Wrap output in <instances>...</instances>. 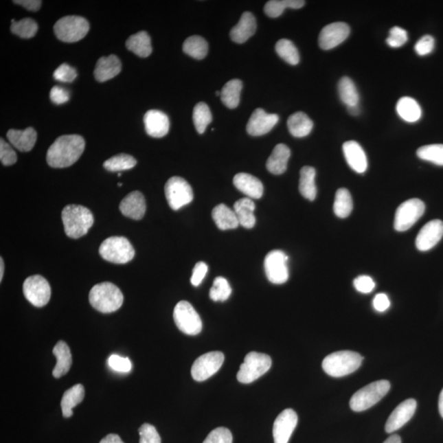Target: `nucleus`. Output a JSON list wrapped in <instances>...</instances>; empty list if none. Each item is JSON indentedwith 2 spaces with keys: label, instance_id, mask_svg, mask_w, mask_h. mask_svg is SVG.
<instances>
[{
  "label": "nucleus",
  "instance_id": "393cba45",
  "mask_svg": "<svg viewBox=\"0 0 443 443\" xmlns=\"http://www.w3.org/2000/svg\"><path fill=\"white\" fill-rule=\"evenodd\" d=\"M122 63L116 56L101 57L96 63L94 74L95 78L100 82L109 81L120 73Z\"/></svg>",
  "mask_w": 443,
  "mask_h": 443
},
{
  "label": "nucleus",
  "instance_id": "4be33fe9",
  "mask_svg": "<svg viewBox=\"0 0 443 443\" xmlns=\"http://www.w3.org/2000/svg\"><path fill=\"white\" fill-rule=\"evenodd\" d=\"M343 153L348 166L358 174H364L368 168L365 152L358 142L349 141L343 146Z\"/></svg>",
  "mask_w": 443,
  "mask_h": 443
},
{
  "label": "nucleus",
  "instance_id": "dca6fc26",
  "mask_svg": "<svg viewBox=\"0 0 443 443\" xmlns=\"http://www.w3.org/2000/svg\"><path fill=\"white\" fill-rule=\"evenodd\" d=\"M351 30L347 23H332L322 29L319 36V47L324 50L334 49L348 39Z\"/></svg>",
  "mask_w": 443,
  "mask_h": 443
},
{
  "label": "nucleus",
  "instance_id": "864d4df0",
  "mask_svg": "<svg viewBox=\"0 0 443 443\" xmlns=\"http://www.w3.org/2000/svg\"><path fill=\"white\" fill-rule=\"evenodd\" d=\"M108 363L111 369L117 371V372L128 373L132 370V363L129 359L121 357L117 354H112L109 358Z\"/></svg>",
  "mask_w": 443,
  "mask_h": 443
},
{
  "label": "nucleus",
  "instance_id": "774afa93",
  "mask_svg": "<svg viewBox=\"0 0 443 443\" xmlns=\"http://www.w3.org/2000/svg\"><path fill=\"white\" fill-rule=\"evenodd\" d=\"M117 185H118V187H122V183H118Z\"/></svg>",
  "mask_w": 443,
  "mask_h": 443
},
{
  "label": "nucleus",
  "instance_id": "052dcab7",
  "mask_svg": "<svg viewBox=\"0 0 443 443\" xmlns=\"http://www.w3.org/2000/svg\"><path fill=\"white\" fill-rule=\"evenodd\" d=\"M14 3L23 6L26 10L32 12H36L40 10L42 2L40 0H18L14 1Z\"/></svg>",
  "mask_w": 443,
  "mask_h": 443
},
{
  "label": "nucleus",
  "instance_id": "a18cd8bd",
  "mask_svg": "<svg viewBox=\"0 0 443 443\" xmlns=\"http://www.w3.org/2000/svg\"><path fill=\"white\" fill-rule=\"evenodd\" d=\"M37 31L38 25L36 21L32 19H23L11 25V32L23 39H30L35 36Z\"/></svg>",
  "mask_w": 443,
  "mask_h": 443
},
{
  "label": "nucleus",
  "instance_id": "9b49d317",
  "mask_svg": "<svg viewBox=\"0 0 443 443\" xmlns=\"http://www.w3.org/2000/svg\"><path fill=\"white\" fill-rule=\"evenodd\" d=\"M288 256L282 251H272L264 259L266 277L273 284H284L289 278Z\"/></svg>",
  "mask_w": 443,
  "mask_h": 443
},
{
  "label": "nucleus",
  "instance_id": "a878e982",
  "mask_svg": "<svg viewBox=\"0 0 443 443\" xmlns=\"http://www.w3.org/2000/svg\"><path fill=\"white\" fill-rule=\"evenodd\" d=\"M10 144L21 152H29L35 146L37 133L33 128L25 130L11 129L7 133Z\"/></svg>",
  "mask_w": 443,
  "mask_h": 443
},
{
  "label": "nucleus",
  "instance_id": "2f4dec72",
  "mask_svg": "<svg viewBox=\"0 0 443 443\" xmlns=\"http://www.w3.org/2000/svg\"><path fill=\"white\" fill-rule=\"evenodd\" d=\"M315 176V168L310 166L303 167L299 172V191L303 197L310 201H315L317 196Z\"/></svg>",
  "mask_w": 443,
  "mask_h": 443
},
{
  "label": "nucleus",
  "instance_id": "3c124183",
  "mask_svg": "<svg viewBox=\"0 0 443 443\" xmlns=\"http://www.w3.org/2000/svg\"><path fill=\"white\" fill-rule=\"evenodd\" d=\"M77 76V71L67 63H63L54 73V79L61 82H73Z\"/></svg>",
  "mask_w": 443,
  "mask_h": 443
},
{
  "label": "nucleus",
  "instance_id": "e433bc0d",
  "mask_svg": "<svg viewBox=\"0 0 443 443\" xmlns=\"http://www.w3.org/2000/svg\"><path fill=\"white\" fill-rule=\"evenodd\" d=\"M209 46L203 37L192 36L184 41L183 49L185 54L194 58L201 60L208 54Z\"/></svg>",
  "mask_w": 443,
  "mask_h": 443
},
{
  "label": "nucleus",
  "instance_id": "473e14b6",
  "mask_svg": "<svg viewBox=\"0 0 443 443\" xmlns=\"http://www.w3.org/2000/svg\"><path fill=\"white\" fill-rule=\"evenodd\" d=\"M85 396V388L82 384H77L67 390L61 400L63 415L65 418L73 416V409L81 403Z\"/></svg>",
  "mask_w": 443,
  "mask_h": 443
},
{
  "label": "nucleus",
  "instance_id": "aec40b11",
  "mask_svg": "<svg viewBox=\"0 0 443 443\" xmlns=\"http://www.w3.org/2000/svg\"><path fill=\"white\" fill-rule=\"evenodd\" d=\"M146 133L155 138L166 137L170 132V120L162 111L151 109L144 116Z\"/></svg>",
  "mask_w": 443,
  "mask_h": 443
},
{
  "label": "nucleus",
  "instance_id": "6ab92c4d",
  "mask_svg": "<svg viewBox=\"0 0 443 443\" xmlns=\"http://www.w3.org/2000/svg\"><path fill=\"white\" fill-rule=\"evenodd\" d=\"M416 407L417 402L415 399H408L400 403L388 418L385 425L386 432L394 433L403 427L415 415Z\"/></svg>",
  "mask_w": 443,
  "mask_h": 443
},
{
  "label": "nucleus",
  "instance_id": "49530a36",
  "mask_svg": "<svg viewBox=\"0 0 443 443\" xmlns=\"http://www.w3.org/2000/svg\"><path fill=\"white\" fill-rule=\"evenodd\" d=\"M231 294L229 282L226 278L218 277L215 278L212 288L209 291V297L214 302H225Z\"/></svg>",
  "mask_w": 443,
  "mask_h": 443
},
{
  "label": "nucleus",
  "instance_id": "4468645a",
  "mask_svg": "<svg viewBox=\"0 0 443 443\" xmlns=\"http://www.w3.org/2000/svg\"><path fill=\"white\" fill-rule=\"evenodd\" d=\"M225 354L220 352H212L202 354L197 358L192 367V376L197 382H203L212 377L220 370Z\"/></svg>",
  "mask_w": 443,
  "mask_h": 443
},
{
  "label": "nucleus",
  "instance_id": "79ce46f5",
  "mask_svg": "<svg viewBox=\"0 0 443 443\" xmlns=\"http://www.w3.org/2000/svg\"><path fill=\"white\" fill-rule=\"evenodd\" d=\"M212 120V113L205 103H198L194 108L193 122L198 133L203 134Z\"/></svg>",
  "mask_w": 443,
  "mask_h": 443
},
{
  "label": "nucleus",
  "instance_id": "e2e57ef3",
  "mask_svg": "<svg viewBox=\"0 0 443 443\" xmlns=\"http://www.w3.org/2000/svg\"><path fill=\"white\" fill-rule=\"evenodd\" d=\"M383 443H402V440H400V438L398 435L394 434V435L388 438Z\"/></svg>",
  "mask_w": 443,
  "mask_h": 443
},
{
  "label": "nucleus",
  "instance_id": "69168bd1",
  "mask_svg": "<svg viewBox=\"0 0 443 443\" xmlns=\"http://www.w3.org/2000/svg\"><path fill=\"white\" fill-rule=\"evenodd\" d=\"M348 111L352 115L356 116L360 113V109L356 105V106L348 107Z\"/></svg>",
  "mask_w": 443,
  "mask_h": 443
},
{
  "label": "nucleus",
  "instance_id": "bb28decb",
  "mask_svg": "<svg viewBox=\"0 0 443 443\" xmlns=\"http://www.w3.org/2000/svg\"><path fill=\"white\" fill-rule=\"evenodd\" d=\"M291 150L288 146L284 144L277 145L266 163L269 172L274 175L284 174L288 168Z\"/></svg>",
  "mask_w": 443,
  "mask_h": 443
},
{
  "label": "nucleus",
  "instance_id": "1a4fd4ad",
  "mask_svg": "<svg viewBox=\"0 0 443 443\" xmlns=\"http://www.w3.org/2000/svg\"><path fill=\"white\" fill-rule=\"evenodd\" d=\"M177 327L185 334L195 336L202 331V321L199 314L188 302L177 304L174 310Z\"/></svg>",
  "mask_w": 443,
  "mask_h": 443
},
{
  "label": "nucleus",
  "instance_id": "2eb2a0df",
  "mask_svg": "<svg viewBox=\"0 0 443 443\" xmlns=\"http://www.w3.org/2000/svg\"><path fill=\"white\" fill-rule=\"evenodd\" d=\"M297 423V413L293 409H286L281 412L273 424L274 443H288Z\"/></svg>",
  "mask_w": 443,
  "mask_h": 443
},
{
  "label": "nucleus",
  "instance_id": "7ed1b4c3",
  "mask_svg": "<svg viewBox=\"0 0 443 443\" xmlns=\"http://www.w3.org/2000/svg\"><path fill=\"white\" fill-rule=\"evenodd\" d=\"M89 301L92 307L101 313H113L120 310L124 304V295L117 286L104 282L93 286L89 294Z\"/></svg>",
  "mask_w": 443,
  "mask_h": 443
},
{
  "label": "nucleus",
  "instance_id": "f3484780",
  "mask_svg": "<svg viewBox=\"0 0 443 443\" xmlns=\"http://www.w3.org/2000/svg\"><path fill=\"white\" fill-rule=\"evenodd\" d=\"M280 120V117L274 113H268L263 109H256L249 120L247 130L251 136L260 137L267 134Z\"/></svg>",
  "mask_w": 443,
  "mask_h": 443
},
{
  "label": "nucleus",
  "instance_id": "7c9ffc66",
  "mask_svg": "<svg viewBox=\"0 0 443 443\" xmlns=\"http://www.w3.org/2000/svg\"><path fill=\"white\" fill-rule=\"evenodd\" d=\"M288 130L294 137H307L313 129L314 122L305 113L297 112L291 115L288 120Z\"/></svg>",
  "mask_w": 443,
  "mask_h": 443
},
{
  "label": "nucleus",
  "instance_id": "6e6d98bb",
  "mask_svg": "<svg viewBox=\"0 0 443 443\" xmlns=\"http://www.w3.org/2000/svg\"><path fill=\"white\" fill-rule=\"evenodd\" d=\"M354 286L359 293L369 294L374 290L375 282L372 277L367 275H361L354 280Z\"/></svg>",
  "mask_w": 443,
  "mask_h": 443
},
{
  "label": "nucleus",
  "instance_id": "ea45409f",
  "mask_svg": "<svg viewBox=\"0 0 443 443\" xmlns=\"http://www.w3.org/2000/svg\"><path fill=\"white\" fill-rule=\"evenodd\" d=\"M353 209V201L351 193L345 188L337 190L333 210L337 217L345 218L351 214Z\"/></svg>",
  "mask_w": 443,
  "mask_h": 443
},
{
  "label": "nucleus",
  "instance_id": "9d476101",
  "mask_svg": "<svg viewBox=\"0 0 443 443\" xmlns=\"http://www.w3.org/2000/svg\"><path fill=\"white\" fill-rule=\"evenodd\" d=\"M164 191L168 203L174 210H179L193 201L194 194L191 185L183 177H171L167 181Z\"/></svg>",
  "mask_w": 443,
  "mask_h": 443
},
{
  "label": "nucleus",
  "instance_id": "ddd939ff",
  "mask_svg": "<svg viewBox=\"0 0 443 443\" xmlns=\"http://www.w3.org/2000/svg\"><path fill=\"white\" fill-rule=\"evenodd\" d=\"M23 294L27 301L36 307H43L52 297V288L45 277L33 275L27 278L23 284Z\"/></svg>",
  "mask_w": 443,
  "mask_h": 443
},
{
  "label": "nucleus",
  "instance_id": "0e129e2a",
  "mask_svg": "<svg viewBox=\"0 0 443 443\" xmlns=\"http://www.w3.org/2000/svg\"><path fill=\"white\" fill-rule=\"evenodd\" d=\"M438 410H440V415L443 418V389L441 391L440 400H438Z\"/></svg>",
  "mask_w": 443,
  "mask_h": 443
},
{
  "label": "nucleus",
  "instance_id": "4d7b16f0",
  "mask_svg": "<svg viewBox=\"0 0 443 443\" xmlns=\"http://www.w3.org/2000/svg\"><path fill=\"white\" fill-rule=\"evenodd\" d=\"M50 100L56 104H63L67 102L70 99L69 92L66 89L56 86L52 89L49 93Z\"/></svg>",
  "mask_w": 443,
  "mask_h": 443
},
{
  "label": "nucleus",
  "instance_id": "37998d69",
  "mask_svg": "<svg viewBox=\"0 0 443 443\" xmlns=\"http://www.w3.org/2000/svg\"><path fill=\"white\" fill-rule=\"evenodd\" d=\"M275 50L278 56L291 65H297L299 62L298 49L292 41L282 39L277 42Z\"/></svg>",
  "mask_w": 443,
  "mask_h": 443
},
{
  "label": "nucleus",
  "instance_id": "09e8293b",
  "mask_svg": "<svg viewBox=\"0 0 443 443\" xmlns=\"http://www.w3.org/2000/svg\"><path fill=\"white\" fill-rule=\"evenodd\" d=\"M407 41L408 36L406 30L399 27H394L390 30L387 43L391 48H399L406 44Z\"/></svg>",
  "mask_w": 443,
  "mask_h": 443
},
{
  "label": "nucleus",
  "instance_id": "423d86ee",
  "mask_svg": "<svg viewBox=\"0 0 443 443\" xmlns=\"http://www.w3.org/2000/svg\"><path fill=\"white\" fill-rule=\"evenodd\" d=\"M100 254L109 262L124 264L134 258L135 250L133 245L124 236H111L100 245Z\"/></svg>",
  "mask_w": 443,
  "mask_h": 443
},
{
  "label": "nucleus",
  "instance_id": "338daca9",
  "mask_svg": "<svg viewBox=\"0 0 443 443\" xmlns=\"http://www.w3.org/2000/svg\"><path fill=\"white\" fill-rule=\"evenodd\" d=\"M4 273V263L3 258H0V282H2Z\"/></svg>",
  "mask_w": 443,
  "mask_h": 443
},
{
  "label": "nucleus",
  "instance_id": "5fc2aeb1",
  "mask_svg": "<svg viewBox=\"0 0 443 443\" xmlns=\"http://www.w3.org/2000/svg\"><path fill=\"white\" fill-rule=\"evenodd\" d=\"M435 45V41L431 36H424L417 41L415 45V50L418 56H425L431 54Z\"/></svg>",
  "mask_w": 443,
  "mask_h": 443
},
{
  "label": "nucleus",
  "instance_id": "412c9836",
  "mask_svg": "<svg viewBox=\"0 0 443 443\" xmlns=\"http://www.w3.org/2000/svg\"><path fill=\"white\" fill-rule=\"evenodd\" d=\"M120 209L124 216L141 220L146 211L145 197L140 192H130L121 201Z\"/></svg>",
  "mask_w": 443,
  "mask_h": 443
},
{
  "label": "nucleus",
  "instance_id": "f257e3e1",
  "mask_svg": "<svg viewBox=\"0 0 443 443\" xmlns=\"http://www.w3.org/2000/svg\"><path fill=\"white\" fill-rule=\"evenodd\" d=\"M85 146V140L79 135H65L50 146L46 160L54 168L71 166L81 157Z\"/></svg>",
  "mask_w": 443,
  "mask_h": 443
},
{
  "label": "nucleus",
  "instance_id": "6e6552de",
  "mask_svg": "<svg viewBox=\"0 0 443 443\" xmlns=\"http://www.w3.org/2000/svg\"><path fill=\"white\" fill-rule=\"evenodd\" d=\"M90 30L86 19L80 16H66L54 25V31L58 40L73 43L83 39Z\"/></svg>",
  "mask_w": 443,
  "mask_h": 443
},
{
  "label": "nucleus",
  "instance_id": "20e7f679",
  "mask_svg": "<svg viewBox=\"0 0 443 443\" xmlns=\"http://www.w3.org/2000/svg\"><path fill=\"white\" fill-rule=\"evenodd\" d=\"M363 358L360 354L351 351H341L328 354L324 358L322 367L329 376H347L360 368Z\"/></svg>",
  "mask_w": 443,
  "mask_h": 443
},
{
  "label": "nucleus",
  "instance_id": "8fccbe9b",
  "mask_svg": "<svg viewBox=\"0 0 443 443\" xmlns=\"http://www.w3.org/2000/svg\"><path fill=\"white\" fill-rule=\"evenodd\" d=\"M140 443H161V438L155 426L150 424H142L139 429Z\"/></svg>",
  "mask_w": 443,
  "mask_h": 443
},
{
  "label": "nucleus",
  "instance_id": "a211bd4d",
  "mask_svg": "<svg viewBox=\"0 0 443 443\" xmlns=\"http://www.w3.org/2000/svg\"><path fill=\"white\" fill-rule=\"evenodd\" d=\"M443 236V222L435 219L425 225L418 234L416 245L418 250L428 251L440 242Z\"/></svg>",
  "mask_w": 443,
  "mask_h": 443
},
{
  "label": "nucleus",
  "instance_id": "680f3d73",
  "mask_svg": "<svg viewBox=\"0 0 443 443\" xmlns=\"http://www.w3.org/2000/svg\"><path fill=\"white\" fill-rule=\"evenodd\" d=\"M100 443H124L121 440V438L117 434H109L106 437L104 438Z\"/></svg>",
  "mask_w": 443,
  "mask_h": 443
},
{
  "label": "nucleus",
  "instance_id": "13d9d810",
  "mask_svg": "<svg viewBox=\"0 0 443 443\" xmlns=\"http://www.w3.org/2000/svg\"><path fill=\"white\" fill-rule=\"evenodd\" d=\"M207 272H208V265L205 262H198L193 269L192 284L194 286H199L203 282Z\"/></svg>",
  "mask_w": 443,
  "mask_h": 443
},
{
  "label": "nucleus",
  "instance_id": "c9c22d12",
  "mask_svg": "<svg viewBox=\"0 0 443 443\" xmlns=\"http://www.w3.org/2000/svg\"><path fill=\"white\" fill-rule=\"evenodd\" d=\"M242 89V82L238 79L227 82L221 91V100L226 107L236 109L240 103V91Z\"/></svg>",
  "mask_w": 443,
  "mask_h": 443
},
{
  "label": "nucleus",
  "instance_id": "f03ea898",
  "mask_svg": "<svg viewBox=\"0 0 443 443\" xmlns=\"http://www.w3.org/2000/svg\"><path fill=\"white\" fill-rule=\"evenodd\" d=\"M62 220L69 238L78 239L85 236L94 223L91 211L78 205H67L62 211Z\"/></svg>",
  "mask_w": 443,
  "mask_h": 443
},
{
  "label": "nucleus",
  "instance_id": "c03bdc74",
  "mask_svg": "<svg viewBox=\"0 0 443 443\" xmlns=\"http://www.w3.org/2000/svg\"><path fill=\"white\" fill-rule=\"evenodd\" d=\"M417 155L421 159L443 166V145L433 144L419 148Z\"/></svg>",
  "mask_w": 443,
  "mask_h": 443
},
{
  "label": "nucleus",
  "instance_id": "c85d7f7f",
  "mask_svg": "<svg viewBox=\"0 0 443 443\" xmlns=\"http://www.w3.org/2000/svg\"><path fill=\"white\" fill-rule=\"evenodd\" d=\"M234 208L240 226L245 229H252L255 227L256 219L254 214L255 209L254 201L250 198H242L236 202Z\"/></svg>",
  "mask_w": 443,
  "mask_h": 443
},
{
  "label": "nucleus",
  "instance_id": "39448f33",
  "mask_svg": "<svg viewBox=\"0 0 443 443\" xmlns=\"http://www.w3.org/2000/svg\"><path fill=\"white\" fill-rule=\"evenodd\" d=\"M391 384L387 380H378L357 391L350 400V407L356 412L368 410L380 402L389 391Z\"/></svg>",
  "mask_w": 443,
  "mask_h": 443
},
{
  "label": "nucleus",
  "instance_id": "cd10ccee",
  "mask_svg": "<svg viewBox=\"0 0 443 443\" xmlns=\"http://www.w3.org/2000/svg\"><path fill=\"white\" fill-rule=\"evenodd\" d=\"M53 354L57 359L53 375L54 378H59L69 372L73 364V358L69 345L63 341H59L53 349Z\"/></svg>",
  "mask_w": 443,
  "mask_h": 443
},
{
  "label": "nucleus",
  "instance_id": "0eeeda50",
  "mask_svg": "<svg viewBox=\"0 0 443 443\" xmlns=\"http://www.w3.org/2000/svg\"><path fill=\"white\" fill-rule=\"evenodd\" d=\"M271 365L272 360L268 354L255 352L248 353L240 366L236 378L244 384L251 383L267 373Z\"/></svg>",
  "mask_w": 443,
  "mask_h": 443
},
{
  "label": "nucleus",
  "instance_id": "603ef678",
  "mask_svg": "<svg viewBox=\"0 0 443 443\" xmlns=\"http://www.w3.org/2000/svg\"><path fill=\"white\" fill-rule=\"evenodd\" d=\"M16 159L18 157H16V152L10 144L1 139L0 140V160H1V163L3 166H10L16 162Z\"/></svg>",
  "mask_w": 443,
  "mask_h": 443
},
{
  "label": "nucleus",
  "instance_id": "a19ab883",
  "mask_svg": "<svg viewBox=\"0 0 443 443\" xmlns=\"http://www.w3.org/2000/svg\"><path fill=\"white\" fill-rule=\"evenodd\" d=\"M137 159L132 155L120 154L106 160L103 166L109 172H121L132 170L137 166Z\"/></svg>",
  "mask_w": 443,
  "mask_h": 443
},
{
  "label": "nucleus",
  "instance_id": "bf43d9fd",
  "mask_svg": "<svg viewBox=\"0 0 443 443\" xmlns=\"http://www.w3.org/2000/svg\"><path fill=\"white\" fill-rule=\"evenodd\" d=\"M390 299L386 294L379 293L375 295L373 301V306L375 310L378 312L386 311L390 307Z\"/></svg>",
  "mask_w": 443,
  "mask_h": 443
},
{
  "label": "nucleus",
  "instance_id": "de8ad7c7",
  "mask_svg": "<svg viewBox=\"0 0 443 443\" xmlns=\"http://www.w3.org/2000/svg\"><path fill=\"white\" fill-rule=\"evenodd\" d=\"M234 438L229 429L218 427L211 431L203 443H233Z\"/></svg>",
  "mask_w": 443,
  "mask_h": 443
},
{
  "label": "nucleus",
  "instance_id": "72a5a7b5",
  "mask_svg": "<svg viewBox=\"0 0 443 443\" xmlns=\"http://www.w3.org/2000/svg\"><path fill=\"white\" fill-rule=\"evenodd\" d=\"M126 48L141 58L149 57L152 53L151 40L146 32L130 36L126 42Z\"/></svg>",
  "mask_w": 443,
  "mask_h": 443
},
{
  "label": "nucleus",
  "instance_id": "4c0bfd02",
  "mask_svg": "<svg viewBox=\"0 0 443 443\" xmlns=\"http://www.w3.org/2000/svg\"><path fill=\"white\" fill-rule=\"evenodd\" d=\"M340 99L348 107L356 106L360 102V95L351 78L344 77L339 83Z\"/></svg>",
  "mask_w": 443,
  "mask_h": 443
},
{
  "label": "nucleus",
  "instance_id": "f704fd0d",
  "mask_svg": "<svg viewBox=\"0 0 443 443\" xmlns=\"http://www.w3.org/2000/svg\"><path fill=\"white\" fill-rule=\"evenodd\" d=\"M396 112L404 121L416 122L420 120L422 111L420 104L411 97H402L396 104Z\"/></svg>",
  "mask_w": 443,
  "mask_h": 443
},
{
  "label": "nucleus",
  "instance_id": "c756f323",
  "mask_svg": "<svg viewBox=\"0 0 443 443\" xmlns=\"http://www.w3.org/2000/svg\"><path fill=\"white\" fill-rule=\"evenodd\" d=\"M212 217L215 225L223 231L235 229L240 225L234 210L223 204L214 207Z\"/></svg>",
  "mask_w": 443,
  "mask_h": 443
},
{
  "label": "nucleus",
  "instance_id": "58836bf2",
  "mask_svg": "<svg viewBox=\"0 0 443 443\" xmlns=\"http://www.w3.org/2000/svg\"><path fill=\"white\" fill-rule=\"evenodd\" d=\"M305 3L303 0H271L266 3L264 10L266 15L274 19L284 14L286 8L298 10L305 5Z\"/></svg>",
  "mask_w": 443,
  "mask_h": 443
},
{
  "label": "nucleus",
  "instance_id": "f8f14e48",
  "mask_svg": "<svg viewBox=\"0 0 443 443\" xmlns=\"http://www.w3.org/2000/svg\"><path fill=\"white\" fill-rule=\"evenodd\" d=\"M424 211L425 205L419 199H411L403 202L396 209L395 229L398 231H406L410 229L423 216Z\"/></svg>",
  "mask_w": 443,
  "mask_h": 443
},
{
  "label": "nucleus",
  "instance_id": "5701e85b",
  "mask_svg": "<svg viewBox=\"0 0 443 443\" xmlns=\"http://www.w3.org/2000/svg\"><path fill=\"white\" fill-rule=\"evenodd\" d=\"M234 184L240 192L250 199H260L264 193V185L257 177L240 172L234 177Z\"/></svg>",
  "mask_w": 443,
  "mask_h": 443
},
{
  "label": "nucleus",
  "instance_id": "b1692460",
  "mask_svg": "<svg viewBox=\"0 0 443 443\" xmlns=\"http://www.w3.org/2000/svg\"><path fill=\"white\" fill-rule=\"evenodd\" d=\"M256 28L255 16L250 12H245L240 16L238 23L231 30V39L236 43L243 44L254 35Z\"/></svg>",
  "mask_w": 443,
  "mask_h": 443
}]
</instances>
